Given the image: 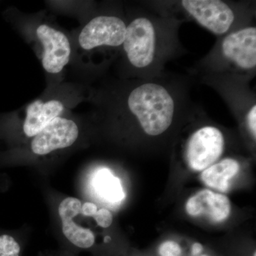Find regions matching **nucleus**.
<instances>
[{"label":"nucleus","instance_id":"nucleus-1","mask_svg":"<svg viewBox=\"0 0 256 256\" xmlns=\"http://www.w3.org/2000/svg\"><path fill=\"white\" fill-rule=\"evenodd\" d=\"M168 15L144 12L127 25L122 48L143 78L162 75L164 62L176 50V22Z\"/></svg>","mask_w":256,"mask_h":256},{"label":"nucleus","instance_id":"nucleus-2","mask_svg":"<svg viewBox=\"0 0 256 256\" xmlns=\"http://www.w3.org/2000/svg\"><path fill=\"white\" fill-rule=\"evenodd\" d=\"M204 62L210 73L206 78L246 82L256 74V26L246 25L220 37Z\"/></svg>","mask_w":256,"mask_h":256},{"label":"nucleus","instance_id":"nucleus-3","mask_svg":"<svg viewBox=\"0 0 256 256\" xmlns=\"http://www.w3.org/2000/svg\"><path fill=\"white\" fill-rule=\"evenodd\" d=\"M182 10L188 18L216 36L246 26L242 9L236 5L220 0H183Z\"/></svg>","mask_w":256,"mask_h":256},{"label":"nucleus","instance_id":"nucleus-4","mask_svg":"<svg viewBox=\"0 0 256 256\" xmlns=\"http://www.w3.org/2000/svg\"><path fill=\"white\" fill-rule=\"evenodd\" d=\"M225 136L212 124L197 128L190 134L184 148V160L193 171H203L215 164L225 150Z\"/></svg>","mask_w":256,"mask_h":256},{"label":"nucleus","instance_id":"nucleus-5","mask_svg":"<svg viewBox=\"0 0 256 256\" xmlns=\"http://www.w3.org/2000/svg\"><path fill=\"white\" fill-rule=\"evenodd\" d=\"M127 24L118 16L100 15L92 18L82 28L78 43L84 50L97 47H119L124 44Z\"/></svg>","mask_w":256,"mask_h":256},{"label":"nucleus","instance_id":"nucleus-6","mask_svg":"<svg viewBox=\"0 0 256 256\" xmlns=\"http://www.w3.org/2000/svg\"><path fill=\"white\" fill-rule=\"evenodd\" d=\"M78 126L72 120L57 117L34 138L32 151L45 156L56 150L72 146L78 137Z\"/></svg>","mask_w":256,"mask_h":256},{"label":"nucleus","instance_id":"nucleus-7","mask_svg":"<svg viewBox=\"0 0 256 256\" xmlns=\"http://www.w3.org/2000/svg\"><path fill=\"white\" fill-rule=\"evenodd\" d=\"M36 35L43 45L42 65L50 74H58L70 60L72 48L63 32L46 24L37 28Z\"/></svg>","mask_w":256,"mask_h":256},{"label":"nucleus","instance_id":"nucleus-8","mask_svg":"<svg viewBox=\"0 0 256 256\" xmlns=\"http://www.w3.org/2000/svg\"><path fill=\"white\" fill-rule=\"evenodd\" d=\"M228 197L208 190H202L186 202V213L192 217L205 216L214 223H222L230 214Z\"/></svg>","mask_w":256,"mask_h":256},{"label":"nucleus","instance_id":"nucleus-9","mask_svg":"<svg viewBox=\"0 0 256 256\" xmlns=\"http://www.w3.org/2000/svg\"><path fill=\"white\" fill-rule=\"evenodd\" d=\"M82 202L68 197L58 206V214L62 220V230L66 238L80 248H90L95 244V236L88 228H82L74 222L73 218L80 213Z\"/></svg>","mask_w":256,"mask_h":256},{"label":"nucleus","instance_id":"nucleus-10","mask_svg":"<svg viewBox=\"0 0 256 256\" xmlns=\"http://www.w3.org/2000/svg\"><path fill=\"white\" fill-rule=\"evenodd\" d=\"M64 109V104L60 100L34 101L26 108L24 132L28 138L34 137L54 119L60 117Z\"/></svg>","mask_w":256,"mask_h":256},{"label":"nucleus","instance_id":"nucleus-11","mask_svg":"<svg viewBox=\"0 0 256 256\" xmlns=\"http://www.w3.org/2000/svg\"><path fill=\"white\" fill-rule=\"evenodd\" d=\"M239 170L240 164L236 160L226 158L203 170L201 178L208 188L225 192L230 188L229 181L238 174Z\"/></svg>","mask_w":256,"mask_h":256},{"label":"nucleus","instance_id":"nucleus-12","mask_svg":"<svg viewBox=\"0 0 256 256\" xmlns=\"http://www.w3.org/2000/svg\"><path fill=\"white\" fill-rule=\"evenodd\" d=\"M92 184L98 194L111 203L122 202L126 196L120 180L108 168H101L96 172Z\"/></svg>","mask_w":256,"mask_h":256},{"label":"nucleus","instance_id":"nucleus-13","mask_svg":"<svg viewBox=\"0 0 256 256\" xmlns=\"http://www.w3.org/2000/svg\"><path fill=\"white\" fill-rule=\"evenodd\" d=\"M21 247L12 236L0 234V256H20Z\"/></svg>","mask_w":256,"mask_h":256},{"label":"nucleus","instance_id":"nucleus-14","mask_svg":"<svg viewBox=\"0 0 256 256\" xmlns=\"http://www.w3.org/2000/svg\"><path fill=\"white\" fill-rule=\"evenodd\" d=\"M160 256H182V249L178 242L174 240H166L158 248Z\"/></svg>","mask_w":256,"mask_h":256},{"label":"nucleus","instance_id":"nucleus-15","mask_svg":"<svg viewBox=\"0 0 256 256\" xmlns=\"http://www.w3.org/2000/svg\"><path fill=\"white\" fill-rule=\"evenodd\" d=\"M96 223L102 228H108L112 223V215L110 210L106 208H100L98 210L97 213L94 216Z\"/></svg>","mask_w":256,"mask_h":256},{"label":"nucleus","instance_id":"nucleus-16","mask_svg":"<svg viewBox=\"0 0 256 256\" xmlns=\"http://www.w3.org/2000/svg\"><path fill=\"white\" fill-rule=\"evenodd\" d=\"M98 212V207L92 202H86L82 205L80 213L86 216L94 217Z\"/></svg>","mask_w":256,"mask_h":256},{"label":"nucleus","instance_id":"nucleus-17","mask_svg":"<svg viewBox=\"0 0 256 256\" xmlns=\"http://www.w3.org/2000/svg\"><path fill=\"white\" fill-rule=\"evenodd\" d=\"M203 250V246L200 242H194L192 246L191 254L193 256H198L201 255Z\"/></svg>","mask_w":256,"mask_h":256},{"label":"nucleus","instance_id":"nucleus-18","mask_svg":"<svg viewBox=\"0 0 256 256\" xmlns=\"http://www.w3.org/2000/svg\"><path fill=\"white\" fill-rule=\"evenodd\" d=\"M104 240H105V242H110V237L109 236H106L105 239H104Z\"/></svg>","mask_w":256,"mask_h":256},{"label":"nucleus","instance_id":"nucleus-19","mask_svg":"<svg viewBox=\"0 0 256 256\" xmlns=\"http://www.w3.org/2000/svg\"><path fill=\"white\" fill-rule=\"evenodd\" d=\"M198 256H210V255H208V254H202L201 255Z\"/></svg>","mask_w":256,"mask_h":256},{"label":"nucleus","instance_id":"nucleus-20","mask_svg":"<svg viewBox=\"0 0 256 256\" xmlns=\"http://www.w3.org/2000/svg\"><path fill=\"white\" fill-rule=\"evenodd\" d=\"M252 256H256V252H254V255H252Z\"/></svg>","mask_w":256,"mask_h":256}]
</instances>
